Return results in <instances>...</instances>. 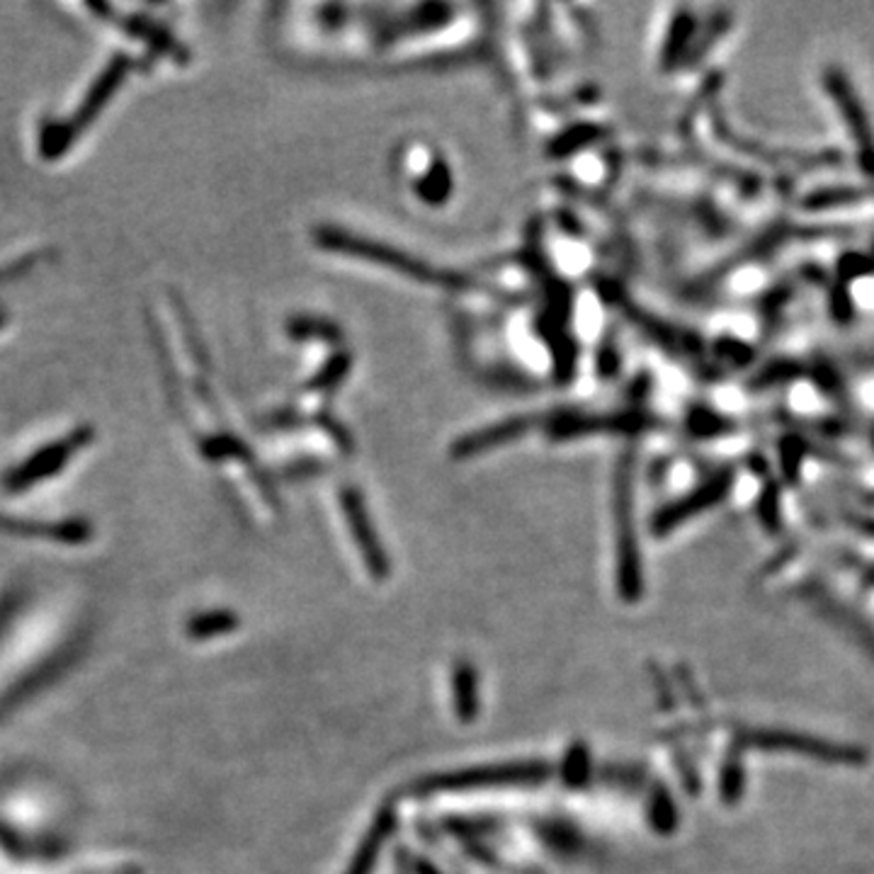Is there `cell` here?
I'll return each mask as SVG.
<instances>
[{
    "label": "cell",
    "mask_w": 874,
    "mask_h": 874,
    "mask_svg": "<svg viewBox=\"0 0 874 874\" xmlns=\"http://www.w3.org/2000/svg\"><path fill=\"white\" fill-rule=\"evenodd\" d=\"M130 71H132V56L124 52L114 54L108 62V66L102 68V74L92 80V86L88 88L86 98L80 100V104L66 122L46 120L40 126V142H37L42 158H46V161L62 158L66 151L74 146L76 139H80V134H84L88 126H92V122L98 120L100 112L108 108V102L112 100L114 92L122 88L124 78L130 76Z\"/></svg>",
    "instance_id": "obj_1"
},
{
    "label": "cell",
    "mask_w": 874,
    "mask_h": 874,
    "mask_svg": "<svg viewBox=\"0 0 874 874\" xmlns=\"http://www.w3.org/2000/svg\"><path fill=\"white\" fill-rule=\"evenodd\" d=\"M92 440H96V430L90 425H80L71 430L68 435H64L62 440H54L42 450L32 452L25 462L13 466V469L3 476L5 491L22 494L34 484L49 479V476L58 474L68 462H71L74 454L86 450Z\"/></svg>",
    "instance_id": "obj_2"
},
{
    "label": "cell",
    "mask_w": 874,
    "mask_h": 874,
    "mask_svg": "<svg viewBox=\"0 0 874 874\" xmlns=\"http://www.w3.org/2000/svg\"><path fill=\"white\" fill-rule=\"evenodd\" d=\"M0 530L15 538H46L66 544H84L92 538L90 522L84 518H68L58 522H40L27 518L0 516Z\"/></svg>",
    "instance_id": "obj_3"
},
{
    "label": "cell",
    "mask_w": 874,
    "mask_h": 874,
    "mask_svg": "<svg viewBox=\"0 0 874 874\" xmlns=\"http://www.w3.org/2000/svg\"><path fill=\"white\" fill-rule=\"evenodd\" d=\"M323 243L325 246H333V248H338V251H347V253H353V255H365V258H369V261H375V263H384V265H394V267H399V270H408V275L411 277H421V279H433V275H430V270H425V267L421 265V263H413V261H408V258H401V255H396L394 251H387V248H377L375 243H367V241H363V239H355V236H350V233H323Z\"/></svg>",
    "instance_id": "obj_4"
},
{
    "label": "cell",
    "mask_w": 874,
    "mask_h": 874,
    "mask_svg": "<svg viewBox=\"0 0 874 874\" xmlns=\"http://www.w3.org/2000/svg\"><path fill=\"white\" fill-rule=\"evenodd\" d=\"M755 745H763V749H779V751H799L807 755H816L819 761H831V763H858L855 751L838 749V745L831 743L807 741L804 737H787V733H755Z\"/></svg>",
    "instance_id": "obj_5"
},
{
    "label": "cell",
    "mask_w": 874,
    "mask_h": 874,
    "mask_svg": "<svg viewBox=\"0 0 874 874\" xmlns=\"http://www.w3.org/2000/svg\"><path fill=\"white\" fill-rule=\"evenodd\" d=\"M829 84H831L833 100H838V104H841L843 112H845V120L850 124V130H853V134L858 136L862 163H865L867 170H874V144H872V139L867 136V122H865V114H862V110H860V102L853 96H850V90L843 84L841 76L831 74Z\"/></svg>",
    "instance_id": "obj_6"
},
{
    "label": "cell",
    "mask_w": 874,
    "mask_h": 874,
    "mask_svg": "<svg viewBox=\"0 0 874 874\" xmlns=\"http://www.w3.org/2000/svg\"><path fill=\"white\" fill-rule=\"evenodd\" d=\"M546 773L542 765H508V767H486V771L464 773L457 777L438 779L430 787H474V785H498V783H522V779H532Z\"/></svg>",
    "instance_id": "obj_7"
},
{
    "label": "cell",
    "mask_w": 874,
    "mask_h": 874,
    "mask_svg": "<svg viewBox=\"0 0 874 874\" xmlns=\"http://www.w3.org/2000/svg\"><path fill=\"white\" fill-rule=\"evenodd\" d=\"M727 484H729L727 479H715L712 484H707V486L699 488V491L693 494L690 498H685L683 504H675V508H668L666 512H663V516H659L656 530L666 532V530L673 528V524L678 522V520H683V518H687V516H693V512L707 508L709 504H715L717 498L724 496Z\"/></svg>",
    "instance_id": "obj_8"
},
{
    "label": "cell",
    "mask_w": 874,
    "mask_h": 874,
    "mask_svg": "<svg viewBox=\"0 0 874 874\" xmlns=\"http://www.w3.org/2000/svg\"><path fill=\"white\" fill-rule=\"evenodd\" d=\"M52 251H32L27 255H22V258L10 261L8 265L0 267V285H8V283H15V279L30 275L34 267L46 263L52 258Z\"/></svg>",
    "instance_id": "obj_9"
},
{
    "label": "cell",
    "mask_w": 874,
    "mask_h": 874,
    "mask_svg": "<svg viewBox=\"0 0 874 874\" xmlns=\"http://www.w3.org/2000/svg\"><path fill=\"white\" fill-rule=\"evenodd\" d=\"M221 622V617H207L204 620V627H192V634H200V637H204V634H212V632H219V629H229L231 624H219Z\"/></svg>",
    "instance_id": "obj_10"
},
{
    "label": "cell",
    "mask_w": 874,
    "mask_h": 874,
    "mask_svg": "<svg viewBox=\"0 0 874 874\" xmlns=\"http://www.w3.org/2000/svg\"><path fill=\"white\" fill-rule=\"evenodd\" d=\"M5 321H8V313H5L3 309H0V329H3V325H5Z\"/></svg>",
    "instance_id": "obj_11"
}]
</instances>
